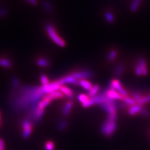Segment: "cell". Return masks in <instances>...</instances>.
Instances as JSON below:
<instances>
[{
  "label": "cell",
  "instance_id": "1",
  "mask_svg": "<svg viewBox=\"0 0 150 150\" xmlns=\"http://www.w3.org/2000/svg\"><path fill=\"white\" fill-rule=\"evenodd\" d=\"M44 95L41 86H22L18 89V95L13 101V109L23 111L32 105H38Z\"/></svg>",
  "mask_w": 150,
  "mask_h": 150
},
{
  "label": "cell",
  "instance_id": "2",
  "mask_svg": "<svg viewBox=\"0 0 150 150\" xmlns=\"http://www.w3.org/2000/svg\"><path fill=\"white\" fill-rule=\"evenodd\" d=\"M116 113L108 114L106 120L102 124L100 130L102 133L106 137H111L115 133L117 128Z\"/></svg>",
  "mask_w": 150,
  "mask_h": 150
},
{
  "label": "cell",
  "instance_id": "3",
  "mask_svg": "<svg viewBox=\"0 0 150 150\" xmlns=\"http://www.w3.org/2000/svg\"><path fill=\"white\" fill-rule=\"evenodd\" d=\"M46 33L48 34L51 40L53 41L54 43L57 44L58 46L60 47H65L66 46V42L65 40L58 35L57 31H56L54 28L50 23H46L45 26Z\"/></svg>",
  "mask_w": 150,
  "mask_h": 150
},
{
  "label": "cell",
  "instance_id": "4",
  "mask_svg": "<svg viewBox=\"0 0 150 150\" xmlns=\"http://www.w3.org/2000/svg\"><path fill=\"white\" fill-rule=\"evenodd\" d=\"M99 106L107 113L108 114L116 113L117 103L114 100L110 99L107 96L102 102L99 104Z\"/></svg>",
  "mask_w": 150,
  "mask_h": 150
},
{
  "label": "cell",
  "instance_id": "5",
  "mask_svg": "<svg viewBox=\"0 0 150 150\" xmlns=\"http://www.w3.org/2000/svg\"><path fill=\"white\" fill-rule=\"evenodd\" d=\"M61 86L62 85L59 80H57V81L50 83L48 85L41 86V89L44 95H47V94L56 91H59Z\"/></svg>",
  "mask_w": 150,
  "mask_h": 150
},
{
  "label": "cell",
  "instance_id": "6",
  "mask_svg": "<svg viewBox=\"0 0 150 150\" xmlns=\"http://www.w3.org/2000/svg\"><path fill=\"white\" fill-rule=\"evenodd\" d=\"M22 129H23V132H22V136L24 138H28L30 137L31 135V133L33 131V124L30 120L26 118L25 120H24L22 121Z\"/></svg>",
  "mask_w": 150,
  "mask_h": 150
},
{
  "label": "cell",
  "instance_id": "7",
  "mask_svg": "<svg viewBox=\"0 0 150 150\" xmlns=\"http://www.w3.org/2000/svg\"><path fill=\"white\" fill-rule=\"evenodd\" d=\"M44 114V110L40 109V108H37L35 112L33 114L28 115L27 119L30 120L33 125L38 124L40 123L41 120H42V118L43 117V115Z\"/></svg>",
  "mask_w": 150,
  "mask_h": 150
},
{
  "label": "cell",
  "instance_id": "8",
  "mask_svg": "<svg viewBox=\"0 0 150 150\" xmlns=\"http://www.w3.org/2000/svg\"><path fill=\"white\" fill-rule=\"evenodd\" d=\"M109 88L116 90V91H118L121 96H123V97L128 96L127 91L125 90L123 86H122L121 82L119 81V80H118L116 79H113L111 80L109 86Z\"/></svg>",
  "mask_w": 150,
  "mask_h": 150
},
{
  "label": "cell",
  "instance_id": "9",
  "mask_svg": "<svg viewBox=\"0 0 150 150\" xmlns=\"http://www.w3.org/2000/svg\"><path fill=\"white\" fill-rule=\"evenodd\" d=\"M71 75L73 78H75L78 81L81 79H86L92 78L94 76L93 73L89 70H84V71H79L73 73Z\"/></svg>",
  "mask_w": 150,
  "mask_h": 150
},
{
  "label": "cell",
  "instance_id": "10",
  "mask_svg": "<svg viewBox=\"0 0 150 150\" xmlns=\"http://www.w3.org/2000/svg\"><path fill=\"white\" fill-rule=\"evenodd\" d=\"M106 96L110 98V99L113 100H121L123 101V96H121L120 94L116 91V90L113 89H111L110 88H108L106 90Z\"/></svg>",
  "mask_w": 150,
  "mask_h": 150
},
{
  "label": "cell",
  "instance_id": "11",
  "mask_svg": "<svg viewBox=\"0 0 150 150\" xmlns=\"http://www.w3.org/2000/svg\"><path fill=\"white\" fill-rule=\"evenodd\" d=\"M59 81H60L61 85H64L65 84H71L76 86L79 85L78 80L75 79V78H73L71 75L61 78V79H59Z\"/></svg>",
  "mask_w": 150,
  "mask_h": 150
},
{
  "label": "cell",
  "instance_id": "12",
  "mask_svg": "<svg viewBox=\"0 0 150 150\" xmlns=\"http://www.w3.org/2000/svg\"><path fill=\"white\" fill-rule=\"evenodd\" d=\"M65 97V95L60 91H53L52 93L47 94V95H44L43 98L48 100L51 102L52 100H54L57 99H62V98H64Z\"/></svg>",
  "mask_w": 150,
  "mask_h": 150
},
{
  "label": "cell",
  "instance_id": "13",
  "mask_svg": "<svg viewBox=\"0 0 150 150\" xmlns=\"http://www.w3.org/2000/svg\"><path fill=\"white\" fill-rule=\"evenodd\" d=\"M60 91L65 96L68 98L69 99H73L75 96V94L74 92L73 91V90L66 86L64 85L61 86Z\"/></svg>",
  "mask_w": 150,
  "mask_h": 150
},
{
  "label": "cell",
  "instance_id": "14",
  "mask_svg": "<svg viewBox=\"0 0 150 150\" xmlns=\"http://www.w3.org/2000/svg\"><path fill=\"white\" fill-rule=\"evenodd\" d=\"M125 71V66L124 65L119 63L116 65L113 69V76L114 77H119L123 74Z\"/></svg>",
  "mask_w": 150,
  "mask_h": 150
},
{
  "label": "cell",
  "instance_id": "15",
  "mask_svg": "<svg viewBox=\"0 0 150 150\" xmlns=\"http://www.w3.org/2000/svg\"><path fill=\"white\" fill-rule=\"evenodd\" d=\"M73 106V103L72 101H68L62 109V114L65 116H68L70 113Z\"/></svg>",
  "mask_w": 150,
  "mask_h": 150
},
{
  "label": "cell",
  "instance_id": "16",
  "mask_svg": "<svg viewBox=\"0 0 150 150\" xmlns=\"http://www.w3.org/2000/svg\"><path fill=\"white\" fill-rule=\"evenodd\" d=\"M143 109L141 105L137 103L133 106H130L128 110V114L131 116H134V115L139 113L141 112V110Z\"/></svg>",
  "mask_w": 150,
  "mask_h": 150
},
{
  "label": "cell",
  "instance_id": "17",
  "mask_svg": "<svg viewBox=\"0 0 150 150\" xmlns=\"http://www.w3.org/2000/svg\"><path fill=\"white\" fill-rule=\"evenodd\" d=\"M138 63L142 71V75L146 76L148 75V68L146 61L143 58H140L139 59Z\"/></svg>",
  "mask_w": 150,
  "mask_h": 150
},
{
  "label": "cell",
  "instance_id": "18",
  "mask_svg": "<svg viewBox=\"0 0 150 150\" xmlns=\"http://www.w3.org/2000/svg\"><path fill=\"white\" fill-rule=\"evenodd\" d=\"M143 0H132L130 5V11L132 13H136L139 9Z\"/></svg>",
  "mask_w": 150,
  "mask_h": 150
},
{
  "label": "cell",
  "instance_id": "19",
  "mask_svg": "<svg viewBox=\"0 0 150 150\" xmlns=\"http://www.w3.org/2000/svg\"><path fill=\"white\" fill-rule=\"evenodd\" d=\"M36 64L40 67L47 68L50 66V61L45 58H40L37 60Z\"/></svg>",
  "mask_w": 150,
  "mask_h": 150
},
{
  "label": "cell",
  "instance_id": "20",
  "mask_svg": "<svg viewBox=\"0 0 150 150\" xmlns=\"http://www.w3.org/2000/svg\"><path fill=\"white\" fill-rule=\"evenodd\" d=\"M79 85L81 86L82 88H84L86 91H89L92 88L93 85L91 84V83L88 81V80L86 79H81L79 81Z\"/></svg>",
  "mask_w": 150,
  "mask_h": 150
},
{
  "label": "cell",
  "instance_id": "21",
  "mask_svg": "<svg viewBox=\"0 0 150 150\" xmlns=\"http://www.w3.org/2000/svg\"><path fill=\"white\" fill-rule=\"evenodd\" d=\"M100 88V87L99 85H95L93 86L92 88L88 91V96L89 98H93L95 97L97 95L98 93L99 92Z\"/></svg>",
  "mask_w": 150,
  "mask_h": 150
},
{
  "label": "cell",
  "instance_id": "22",
  "mask_svg": "<svg viewBox=\"0 0 150 150\" xmlns=\"http://www.w3.org/2000/svg\"><path fill=\"white\" fill-rule=\"evenodd\" d=\"M43 8L50 14H53L54 13V9L51 3L47 0H44L42 3Z\"/></svg>",
  "mask_w": 150,
  "mask_h": 150
},
{
  "label": "cell",
  "instance_id": "23",
  "mask_svg": "<svg viewBox=\"0 0 150 150\" xmlns=\"http://www.w3.org/2000/svg\"><path fill=\"white\" fill-rule=\"evenodd\" d=\"M0 66L6 68H10L12 67V62L7 58H1L0 59Z\"/></svg>",
  "mask_w": 150,
  "mask_h": 150
},
{
  "label": "cell",
  "instance_id": "24",
  "mask_svg": "<svg viewBox=\"0 0 150 150\" xmlns=\"http://www.w3.org/2000/svg\"><path fill=\"white\" fill-rule=\"evenodd\" d=\"M68 126V122L65 120H61L58 122V130L63 131L65 130Z\"/></svg>",
  "mask_w": 150,
  "mask_h": 150
},
{
  "label": "cell",
  "instance_id": "25",
  "mask_svg": "<svg viewBox=\"0 0 150 150\" xmlns=\"http://www.w3.org/2000/svg\"><path fill=\"white\" fill-rule=\"evenodd\" d=\"M50 103H51V101L43 98L42 100H41L40 102L38 103V108H40V109L44 110L45 108L47 107L49 104H50Z\"/></svg>",
  "mask_w": 150,
  "mask_h": 150
},
{
  "label": "cell",
  "instance_id": "26",
  "mask_svg": "<svg viewBox=\"0 0 150 150\" xmlns=\"http://www.w3.org/2000/svg\"><path fill=\"white\" fill-rule=\"evenodd\" d=\"M123 102L126 103L127 105H129V106H133L135 105V104H137V102L132 97H130V96H125V97H123Z\"/></svg>",
  "mask_w": 150,
  "mask_h": 150
},
{
  "label": "cell",
  "instance_id": "27",
  "mask_svg": "<svg viewBox=\"0 0 150 150\" xmlns=\"http://www.w3.org/2000/svg\"><path fill=\"white\" fill-rule=\"evenodd\" d=\"M118 53L115 50H111L107 54V60L109 62L113 61L117 57Z\"/></svg>",
  "mask_w": 150,
  "mask_h": 150
},
{
  "label": "cell",
  "instance_id": "28",
  "mask_svg": "<svg viewBox=\"0 0 150 150\" xmlns=\"http://www.w3.org/2000/svg\"><path fill=\"white\" fill-rule=\"evenodd\" d=\"M104 16L106 22L109 23H113L114 22V16L110 11H107L104 14Z\"/></svg>",
  "mask_w": 150,
  "mask_h": 150
},
{
  "label": "cell",
  "instance_id": "29",
  "mask_svg": "<svg viewBox=\"0 0 150 150\" xmlns=\"http://www.w3.org/2000/svg\"><path fill=\"white\" fill-rule=\"evenodd\" d=\"M149 102H150V95L142 97L137 103L139 104H140V105H143V104L148 103Z\"/></svg>",
  "mask_w": 150,
  "mask_h": 150
},
{
  "label": "cell",
  "instance_id": "30",
  "mask_svg": "<svg viewBox=\"0 0 150 150\" xmlns=\"http://www.w3.org/2000/svg\"><path fill=\"white\" fill-rule=\"evenodd\" d=\"M78 98L79 102L83 104L87 102V101L89 99V98L88 97V96L85 95V94H80V95H79Z\"/></svg>",
  "mask_w": 150,
  "mask_h": 150
},
{
  "label": "cell",
  "instance_id": "31",
  "mask_svg": "<svg viewBox=\"0 0 150 150\" xmlns=\"http://www.w3.org/2000/svg\"><path fill=\"white\" fill-rule=\"evenodd\" d=\"M40 80L41 82L42 83L43 86L48 85L50 83V81H49V79L48 78L47 76L45 75H41L40 76Z\"/></svg>",
  "mask_w": 150,
  "mask_h": 150
},
{
  "label": "cell",
  "instance_id": "32",
  "mask_svg": "<svg viewBox=\"0 0 150 150\" xmlns=\"http://www.w3.org/2000/svg\"><path fill=\"white\" fill-rule=\"evenodd\" d=\"M54 148V143L51 141H48L45 144V150H53Z\"/></svg>",
  "mask_w": 150,
  "mask_h": 150
},
{
  "label": "cell",
  "instance_id": "33",
  "mask_svg": "<svg viewBox=\"0 0 150 150\" xmlns=\"http://www.w3.org/2000/svg\"><path fill=\"white\" fill-rule=\"evenodd\" d=\"M131 96L133 98L136 102H137V103H138L139 101V100H140L143 97V96H141L140 94L137 92H133L131 93Z\"/></svg>",
  "mask_w": 150,
  "mask_h": 150
},
{
  "label": "cell",
  "instance_id": "34",
  "mask_svg": "<svg viewBox=\"0 0 150 150\" xmlns=\"http://www.w3.org/2000/svg\"><path fill=\"white\" fill-rule=\"evenodd\" d=\"M11 85H12V87L13 88H16L17 87H18L20 85L19 79H18L17 78H13L12 79Z\"/></svg>",
  "mask_w": 150,
  "mask_h": 150
},
{
  "label": "cell",
  "instance_id": "35",
  "mask_svg": "<svg viewBox=\"0 0 150 150\" xmlns=\"http://www.w3.org/2000/svg\"><path fill=\"white\" fill-rule=\"evenodd\" d=\"M135 71L136 75L137 76H141L142 75V71H141V69L140 66L138 63H137V65H135Z\"/></svg>",
  "mask_w": 150,
  "mask_h": 150
},
{
  "label": "cell",
  "instance_id": "36",
  "mask_svg": "<svg viewBox=\"0 0 150 150\" xmlns=\"http://www.w3.org/2000/svg\"><path fill=\"white\" fill-rule=\"evenodd\" d=\"M141 115L144 116H150V112L147 110H145V109H142L141 112L139 113Z\"/></svg>",
  "mask_w": 150,
  "mask_h": 150
},
{
  "label": "cell",
  "instance_id": "37",
  "mask_svg": "<svg viewBox=\"0 0 150 150\" xmlns=\"http://www.w3.org/2000/svg\"><path fill=\"white\" fill-rule=\"evenodd\" d=\"M26 1L32 5H36L38 4L37 0H26Z\"/></svg>",
  "mask_w": 150,
  "mask_h": 150
},
{
  "label": "cell",
  "instance_id": "38",
  "mask_svg": "<svg viewBox=\"0 0 150 150\" xmlns=\"http://www.w3.org/2000/svg\"><path fill=\"white\" fill-rule=\"evenodd\" d=\"M0 150H5L4 142L1 139H0Z\"/></svg>",
  "mask_w": 150,
  "mask_h": 150
},
{
  "label": "cell",
  "instance_id": "39",
  "mask_svg": "<svg viewBox=\"0 0 150 150\" xmlns=\"http://www.w3.org/2000/svg\"><path fill=\"white\" fill-rule=\"evenodd\" d=\"M6 15V10L5 9H0V16H4Z\"/></svg>",
  "mask_w": 150,
  "mask_h": 150
},
{
  "label": "cell",
  "instance_id": "40",
  "mask_svg": "<svg viewBox=\"0 0 150 150\" xmlns=\"http://www.w3.org/2000/svg\"><path fill=\"white\" fill-rule=\"evenodd\" d=\"M0 126H1V113H0Z\"/></svg>",
  "mask_w": 150,
  "mask_h": 150
}]
</instances>
